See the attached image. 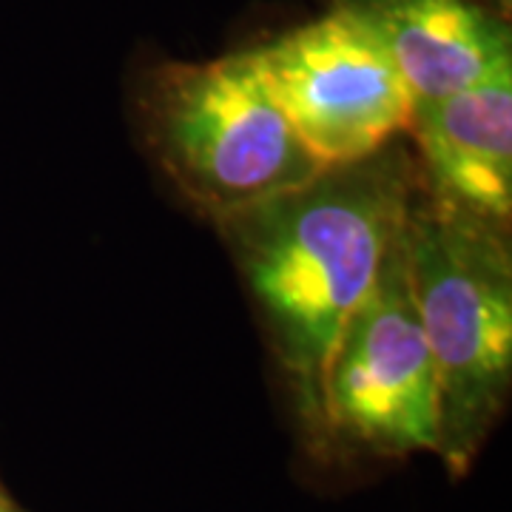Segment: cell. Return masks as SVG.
I'll list each match as a JSON object with an SVG mask.
<instances>
[{
	"instance_id": "1",
	"label": "cell",
	"mask_w": 512,
	"mask_h": 512,
	"mask_svg": "<svg viewBox=\"0 0 512 512\" xmlns=\"http://www.w3.org/2000/svg\"><path fill=\"white\" fill-rule=\"evenodd\" d=\"M410 202V168L384 148L225 217L276 350L313 410L339 333L373 288Z\"/></svg>"
},
{
	"instance_id": "2",
	"label": "cell",
	"mask_w": 512,
	"mask_h": 512,
	"mask_svg": "<svg viewBox=\"0 0 512 512\" xmlns=\"http://www.w3.org/2000/svg\"><path fill=\"white\" fill-rule=\"evenodd\" d=\"M404 251L441 390V447L456 458L507 393L512 259L501 225L436 200L410 202Z\"/></svg>"
},
{
	"instance_id": "3",
	"label": "cell",
	"mask_w": 512,
	"mask_h": 512,
	"mask_svg": "<svg viewBox=\"0 0 512 512\" xmlns=\"http://www.w3.org/2000/svg\"><path fill=\"white\" fill-rule=\"evenodd\" d=\"M168 171L220 220L311 183L325 168L293 131L251 52L174 69L154 114Z\"/></svg>"
},
{
	"instance_id": "4",
	"label": "cell",
	"mask_w": 512,
	"mask_h": 512,
	"mask_svg": "<svg viewBox=\"0 0 512 512\" xmlns=\"http://www.w3.org/2000/svg\"><path fill=\"white\" fill-rule=\"evenodd\" d=\"M316 413L353 439L393 453L441 447L439 373L410 288L404 228L339 333Z\"/></svg>"
},
{
	"instance_id": "5",
	"label": "cell",
	"mask_w": 512,
	"mask_h": 512,
	"mask_svg": "<svg viewBox=\"0 0 512 512\" xmlns=\"http://www.w3.org/2000/svg\"><path fill=\"white\" fill-rule=\"evenodd\" d=\"M251 55L322 168L370 160L410 126L416 97L379 40L339 6Z\"/></svg>"
},
{
	"instance_id": "6",
	"label": "cell",
	"mask_w": 512,
	"mask_h": 512,
	"mask_svg": "<svg viewBox=\"0 0 512 512\" xmlns=\"http://www.w3.org/2000/svg\"><path fill=\"white\" fill-rule=\"evenodd\" d=\"M407 131L436 200L507 225L512 214V66L476 86L416 100Z\"/></svg>"
},
{
	"instance_id": "7",
	"label": "cell",
	"mask_w": 512,
	"mask_h": 512,
	"mask_svg": "<svg viewBox=\"0 0 512 512\" xmlns=\"http://www.w3.org/2000/svg\"><path fill=\"white\" fill-rule=\"evenodd\" d=\"M379 40L416 100L476 86L512 66L507 23L473 0H336Z\"/></svg>"
},
{
	"instance_id": "8",
	"label": "cell",
	"mask_w": 512,
	"mask_h": 512,
	"mask_svg": "<svg viewBox=\"0 0 512 512\" xmlns=\"http://www.w3.org/2000/svg\"><path fill=\"white\" fill-rule=\"evenodd\" d=\"M0 512H9V507H6V501H3V495H0Z\"/></svg>"
}]
</instances>
